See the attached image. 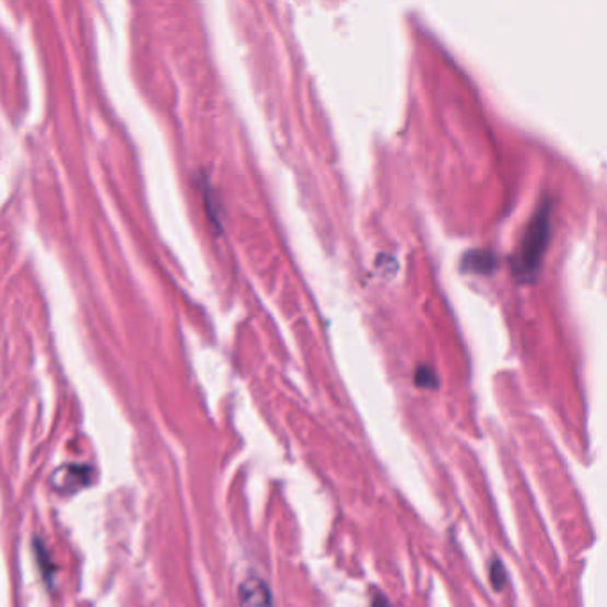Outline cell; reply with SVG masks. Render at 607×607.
<instances>
[{
	"instance_id": "obj_4",
	"label": "cell",
	"mask_w": 607,
	"mask_h": 607,
	"mask_svg": "<svg viewBox=\"0 0 607 607\" xmlns=\"http://www.w3.org/2000/svg\"><path fill=\"white\" fill-rule=\"evenodd\" d=\"M462 269L465 273H492L493 269H498V255L488 252V249H474V252L464 255Z\"/></svg>"
},
{
	"instance_id": "obj_2",
	"label": "cell",
	"mask_w": 607,
	"mask_h": 607,
	"mask_svg": "<svg viewBox=\"0 0 607 607\" xmlns=\"http://www.w3.org/2000/svg\"><path fill=\"white\" fill-rule=\"evenodd\" d=\"M241 607H275L273 595L260 577H248L241 584Z\"/></svg>"
},
{
	"instance_id": "obj_6",
	"label": "cell",
	"mask_w": 607,
	"mask_h": 607,
	"mask_svg": "<svg viewBox=\"0 0 607 607\" xmlns=\"http://www.w3.org/2000/svg\"><path fill=\"white\" fill-rule=\"evenodd\" d=\"M492 584L493 586H495V588L501 590L502 586H504V581H506V579H504V569H502V564L499 563V561H495V563L492 564Z\"/></svg>"
},
{
	"instance_id": "obj_3",
	"label": "cell",
	"mask_w": 607,
	"mask_h": 607,
	"mask_svg": "<svg viewBox=\"0 0 607 607\" xmlns=\"http://www.w3.org/2000/svg\"><path fill=\"white\" fill-rule=\"evenodd\" d=\"M90 483V469L86 467H62L52 476L54 487L61 492H75Z\"/></svg>"
},
{
	"instance_id": "obj_5",
	"label": "cell",
	"mask_w": 607,
	"mask_h": 607,
	"mask_svg": "<svg viewBox=\"0 0 607 607\" xmlns=\"http://www.w3.org/2000/svg\"><path fill=\"white\" fill-rule=\"evenodd\" d=\"M416 383L417 387L422 388H436L439 387V378H436L435 371L431 367H422L417 369L416 373Z\"/></svg>"
},
{
	"instance_id": "obj_1",
	"label": "cell",
	"mask_w": 607,
	"mask_h": 607,
	"mask_svg": "<svg viewBox=\"0 0 607 607\" xmlns=\"http://www.w3.org/2000/svg\"><path fill=\"white\" fill-rule=\"evenodd\" d=\"M550 220H552V206L546 200L533 215L532 223L527 225L526 234L522 237L521 248L513 257V275L518 282L532 283L538 277L541 260L549 246Z\"/></svg>"
}]
</instances>
